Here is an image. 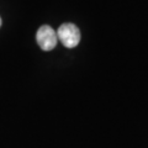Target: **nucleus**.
Returning a JSON list of instances; mask_svg holds the SVG:
<instances>
[{
	"instance_id": "nucleus-1",
	"label": "nucleus",
	"mask_w": 148,
	"mask_h": 148,
	"mask_svg": "<svg viewBox=\"0 0 148 148\" xmlns=\"http://www.w3.org/2000/svg\"><path fill=\"white\" fill-rule=\"evenodd\" d=\"M57 38L64 47L74 48L80 41V31L74 24H63L57 30Z\"/></svg>"
},
{
	"instance_id": "nucleus-2",
	"label": "nucleus",
	"mask_w": 148,
	"mask_h": 148,
	"mask_svg": "<svg viewBox=\"0 0 148 148\" xmlns=\"http://www.w3.org/2000/svg\"><path fill=\"white\" fill-rule=\"evenodd\" d=\"M37 43L43 51H52L57 45V32L51 26H41L36 34Z\"/></svg>"
},
{
	"instance_id": "nucleus-3",
	"label": "nucleus",
	"mask_w": 148,
	"mask_h": 148,
	"mask_svg": "<svg viewBox=\"0 0 148 148\" xmlns=\"http://www.w3.org/2000/svg\"><path fill=\"white\" fill-rule=\"evenodd\" d=\"M0 26H1V18H0Z\"/></svg>"
}]
</instances>
